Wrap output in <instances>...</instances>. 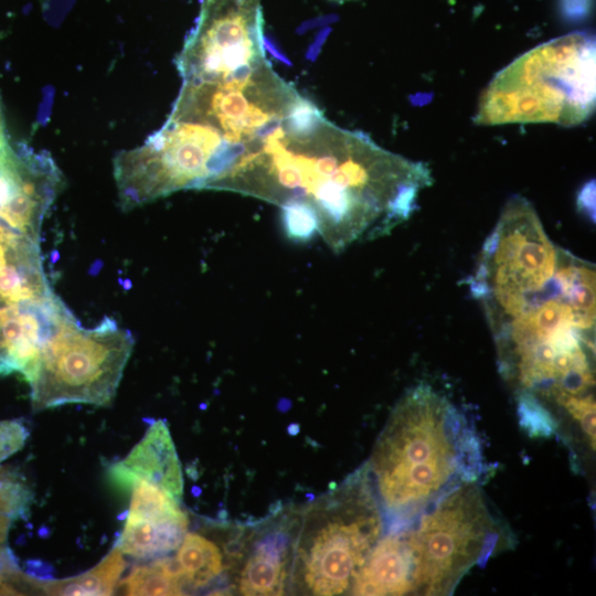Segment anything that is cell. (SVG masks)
Returning <instances> with one entry per match:
<instances>
[{"label":"cell","instance_id":"5","mask_svg":"<svg viewBox=\"0 0 596 596\" xmlns=\"http://www.w3.org/2000/svg\"><path fill=\"white\" fill-rule=\"evenodd\" d=\"M383 517L362 469L317 504L296 547L294 575L311 595H340L380 540Z\"/></svg>","mask_w":596,"mask_h":596},{"label":"cell","instance_id":"15","mask_svg":"<svg viewBox=\"0 0 596 596\" xmlns=\"http://www.w3.org/2000/svg\"><path fill=\"white\" fill-rule=\"evenodd\" d=\"M125 567L124 553L115 546L89 571L70 578L42 581V588L49 595H111Z\"/></svg>","mask_w":596,"mask_h":596},{"label":"cell","instance_id":"16","mask_svg":"<svg viewBox=\"0 0 596 596\" xmlns=\"http://www.w3.org/2000/svg\"><path fill=\"white\" fill-rule=\"evenodd\" d=\"M127 595H182L185 583L174 558L135 566L121 583Z\"/></svg>","mask_w":596,"mask_h":596},{"label":"cell","instance_id":"17","mask_svg":"<svg viewBox=\"0 0 596 596\" xmlns=\"http://www.w3.org/2000/svg\"><path fill=\"white\" fill-rule=\"evenodd\" d=\"M280 219L286 236L297 243L310 241L319 233L316 210L304 202H291L280 207Z\"/></svg>","mask_w":596,"mask_h":596},{"label":"cell","instance_id":"6","mask_svg":"<svg viewBox=\"0 0 596 596\" xmlns=\"http://www.w3.org/2000/svg\"><path fill=\"white\" fill-rule=\"evenodd\" d=\"M132 349L131 333L109 317L94 328L75 322L63 329L44 347L28 380L33 411L108 405Z\"/></svg>","mask_w":596,"mask_h":596},{"label":"cell","instance_id":"9","mask_svg":"<svg viewBox=\"0 0 596 596\" xmlns=\"http://www.w3.org/2000/svg\"><path fill=\"white\" fill-rule=\"evenodd\" d=\"M130 489V508L117 546L138 558L163 556L178 549L189 524L179 500L142 478H135Z\"/></svg>","mask_w":596,"mask_h":596},{"label":"cell","instance_id":"11","mask_svg":"<svg viewBox=\"0 0 596 596\" xmlns=\"http://www.w3.org/2000/svg\"><path fill=\"white\" fill-rule=\"evenodd\" d=\"M350 590L360 596L414 594L408 530H394L376 542L355 574Z\"/></svg>","mask_w":596,"mask_h":596},{"label":"cell","instance_id":"25","mask_svg":"<svg viewBox=\"0 0 596 596\" xmlns=\"http://www.w3.org/2000/svg\"><path fill=\"white\" fill-rule=\"evenodd\" d=\"M10 145L7 139L4 119L0 107V153L3 152Z\"/></svg>","mask_w":596,"mask_h":596},{"label":"cell","instance_id":"21","mask_svg":"<svg viewBox=\"0 0 596 596\" xmlns=\"http://www.w3.org/2000/svg\"><path fill=\"white\" fill-rule=\"evenodd\" d=\"M29 430L20 419L3 421L0 423V462L20 450Z\"/></svg>","mask_w":596,"mask_h":596},{"label":"cell","instance_id":"19","mask_svg":"<svg viewBox=\"0 0 596 596\" xmlns=\"http://www.w3.org/2000/svg\"><path fill=\"white\" fill-rule=\"evenodd\" d=\"M555 403L563 407L575 422H577L584 430L590 443V447L595 450L596 432H595V398L594 394L588 395H563Z\"/></svg>","mask_w":596,"mask_h":596},{"label":"cell","instance_id":"23","mask_svg":"<svg viewBox=\"0 0 596 596\" xmlns=\"http://www.w3.org/2000/svg\"><path fill=\"white\" fill-rule=\"evenodd\" d=\"M328 33H329V29L321 31L317 35V39L315 40V42L308 49V52H307V58L308 60L315 61L317 58V56L319 55V53L321 51V46H322V44L324 43V41L327 39Z\"/></svg>","mask_w":596,"mask_h":596},{"label":"cell","instance_id":"24","mask_svg":"<svg viewBox=\"0 0 596 596\" xmlns=\"http://www.w3.org/2000/svg\"><path fill=\"white\" fill-rule=\"evenodd\" d=\"M264 45L265 47L272 53V55L274 57H276L277 60L284 62L285 64L289 65L290 62L289 60L286 57V55L280 51L279 47H277L273 41H270L269 39L265 38L264 39Z\"/></svg>","mask_w":596,"mask_h":596},{"label":"cell","instance_id":"10","mask_svg":"<svg viewBox=\"0 0 596 596\" xmlns=\"http://www.w3.org/2000/svg\"><path fill=\"white\" fill-rule=\"evenodd\" d=\"M110 477L125 489L130 488L135 478H142L181 499V465L163 421L155 422L125 460L111 467Z\"/></svg>","mask_w":596,"mask_h":596},{"label":"cell","instance_id":"8","mask_svg":"<svg viewBox=\"0 0 596 596\" xmlns=\"http://www.w3.org/2000/svg\"><path fill=\"white\" fill-rule=\"evenodd\" d=\"M77 322L52 291L39 299L0 307V375L31 377L44 347Z\"/></svg>","mask_w":596,"mask_h":596},{"label":"cell","instance_id":"2","mask_svg":"<svg viewBox=\"0 0 596 596\" xmlns=\"http://www.w3.org/2000/svg\"><path fill=\"white\" fill-rule=\"evenodd\" d=\"M480 461L479 440L465 416L419 384L394 407L365 470L381 510L403 522L456 485L477 481Z\"/></svg>","mask_w":596,"mask_h":596},{"label":"cell","instance_id":"18","mask_svg":"<svg viewBox=\"0 0 596 596\" xmlns=\"http://www.w3.org/2000/svg\"><path fill=\"white\" fill-rule=\"evenodd\" d=\"M30 500L31 490L22 476L13 469L0 467V502L14 519L26 512Z\"/></svg>","mask_w":596,"mask_h":596},{"label":"cell","instance_id":"20","mask_svg":"<svg viewBox=\"0 0 596 596\" xmlns=\"http://www.w3.org/2000/svg\"><path fill=\"white\" fill-rule=\"evenodd\" d=\"M519 414L522 426L532 435L547 436L554 430L547 409L532 395L519 394Z\"/></svg>","mask_w":596,"mask_h":596},{"label":"cell","instance_id":"7","mask_svg":"<svg viewBox=\"0 0 596 596\" xmlns=\"http://www.w3.org/2000/svg\"><path fill=\"white\" fill-rule=\"evenodd\" d=\"M63 183L49 153L9 146L0 153V222L18 232L39 228Z\"/></svg>","mask_w":596,"mask_h":596},{"label":"cell","instance_id":"26","mask_svg":"<svg viewBox=\"0 0 596 596\" xmlns=\"http://www.w3.org/2000/svg\"><path fill=\"white\" fill-rule=\"evenodd\" d=\"M331 1H334V2H338V3H343V2H348V1H352V0H331Z\"/></svg>","mask_w":596,"mask_h":596},{"label":"cell","instance_id":"3","mask_svg":"<svg viewBox=\"0 0 596 596\" xmlns=\"http://www.w3.org/2000/svg\"><path fill=\"white\" fill-rule=\"evenodd\" d=\"M596 100V42L572 32L544 42L499 71L479 96V126L551 123L565 127L590 117Z\"/></svg>","mask_w":596,"mask_h":596},{"label":"cell","instance_id":"14","mask_svg":"<svg viewBox=\"0 0 596 596\" xmlns=\"http://www.w3.org/2000/svg\"><path fill=\"white\" fill-rule=\"evenodd\" d=\"M185 586L203 588L224 571V556L216 543L206 536L185 533L174 557Z\"/></svg>","mask_w":596,"mask_h":596},{"label":"cell","instance_id":"1","mask_svg":"<svg viewBox=\"0 0 596 596\" xmlns=\"http://www.w3.org/2000/svg\"><path fill=\"white\" fill-rule=\"evenodd\" d=\"M595 294L594 265L553 242L472 292L494 338L500 371L519 394L554 401L592 393Z\"/></svg>","mask_w":596,"mask_h":596},{"label":"cell","instance_id":"13","mask_svg":"<svg viewBox=\"0 0 596 596\" xmlns=\"http://www.w3.org/2000/svg\"><path fill=\"white\" fill-rule=\"evenodd\" d=\"M289 539L283 531L267 534L254 547L237 577L242 595H280L288 575Z\"/></svg>","mask_w":596,"mask_h":596},{"label":"cell","instance_id":"22","mask_svg":"<svg viewBox=\"0 0 596 596\" xmlns=\"http://www.w3.org/2000/svg\"><path fill=\"white\" fill-rule=\"evenodd\" d=\"M13 519L14 518L12 517V514L0 502V544L6 541L10 524Z\"/></svg>","mask_w":596,"mask_h":596},{"label":"cell","instance_id":"12","mask_svg":"<svg viewBox=\"0 0 596 596\" xmlns=\"http://www.w3.org/2000/svg\"><path fill=\"white\" fill-rule=\"evenodd\" d=\"M50 292L40 243L0 222V307Z\"/></svg>","mask_w":596,"mask_h":596},{"label":"cell","instance_id":"4","mask_svg":"<svg viewBox=\"0 0 596 596\" xmlns=\"http://www.w3.org/2000/svg\"><path fill=\"white\" fill-rule=\"evenodd\" d=\"M424 510L408 530L414 594L450 595L472 567L513 545L510 529L477 481L456 485Z\"/></svg>","mask_w":596,"mask_h":596}]
</instances>
